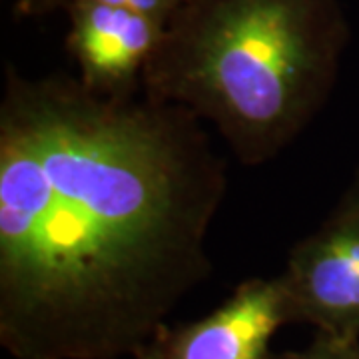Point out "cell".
I'll list each match as a JSON object with an SVG mask.
<instances>
[{"label":"cell","instance_id":"cell-3","mask_svg":"<svg viewBox=\"0 0 359 359\" xmlns=\"http://www.w3.org/2000/svg\"><path fill=\"white\" fill-rule=\"evenodd\" d=\"M292 321L359 339V210L339 208L295 245L282 273Z\"/></svg>","mask_w":359,"mask_h":359},{"label":"cell","instance_id":"cell-1","mask_svg":"<svg viewBox=\"0 0 359 359\" xmlns=\"http://www.w3.org/2000/svg\"><path fill=\"white\" fill-rule=\"evenodd\" d=\"M226 162L178 104L6 68L0 344L16 359L136 355L212 269Z\"/></svg>","mask_w":359,"mask_h":359},{"label":"cell","instance_id":"cell-6","mask_svg":"<svg viewBox=\"0 0 359 359\" xmlns=\"http://www.w3.org/2000/svg\"><path fill=\"white\" fill-rule=\"evenodd\" d=\"M276 359H359V339L318 332L308 347L287 351Z\"/></svg>","mask_w":359,"mask_h":359},{"label":"cell","instance_id":"cell-9","mask_svg":"<svg viewBox=\"0 0 359 359\" xmlns=\"http://www.w3.org/2000/svg\"><path fill=\"white\" fill-rule=\"evenodd\" d=\"M136 359H166L164 358V351H162V346H160V341L154 339V341H150L146 347H142L140 351L134 355Z\"/></svg>","mask_w":359,"mask_h":359},{"label":"cell","instance_id":"cell-4","mask_svg":"<svg viewBox=\"0 0 359 359\" xmlns=\"http://www.w3.org/2000/svg\"><path fill=\"white\" fill-rule=\"evenodd\" d=\"M70 14L68 50L80 68V80L104 96H134L158 48L166 25L146 14L90 0L66 4Z\"/></svg>","mask_w":359,"mask_h":359},{"label":"cell","instance_id":"cell-7","mask_svg":"<svg viewBox=\"0 0 359 359\" xmlns=\"http://www.w3.org/2000/svg\"><path fill=\"white\" fill-rule=\"evenodd\" d=\"M68 2H72V0H68ZM90 2H100V4H108V6L126 8L132 13L146 14V16L156 18V20L166 25L184 0H90Z\"/></svg>","mask_w":359,"mask_h":359},{"label":"cell","instance_id":"cell-10","mask_svg":"<svg viewBox=\"0 0 359 359\" xmlns=\"http://www.w3.org/2000/svg\"><path fill=\"white\" fill-rule=\"evenodd\" d=\"M341 204L351 205V208H358L359 210V168L358 172H355V178L351 182V188L347 190L346 198H344V202Z\"/></svg>","mask_w":359,"mask_h":359},{"label":"cell","instance_id":"cell-8","mask_svg":"<svg viewBox=\"0 0 359 359\" xmlns=\"http://www.w3.org/2000/svg\"><path fill=\"white\" fill-rule=\"evenodd\" d=\"M66 2L68 0H16L14 13L18 16H42L60 6L66 8Z\"/></svg>","mask_w":359,"mask_h":359},{"label":"cell","instance_id":"cell-2","mask_svg":"<svg viewBox=\"0 0 359 359\" xmlns=\"http://www.w3.org/2000/svg\"><path fill=\"white\" fill-rule=\"evenodd\" d=\"M346 44L339 0H184L142 88L210 122L242 164L259 166L327 104Z\"/></svg>","mask_w":359,"mask_h":359},{"label":"cell","instance_id":"cell-5","mask_svg":"<svg viewBox=\"0 0 359 359\" xmlns=\"http://www.w3.org/2000/svg\"><path fill=\"white\" fill-rule=\"evenodd\" d=\"M292 323L282 276L245 280L205 318L158 334L166 359H269V341Z\"/></svg>","mask_w":359,"mask_h":359}]
</instances>
